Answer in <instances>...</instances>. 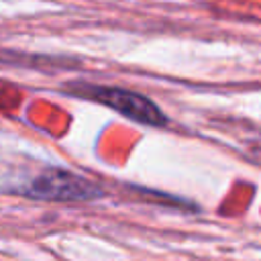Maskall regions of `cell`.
Instances as JSON below:
<instances>
[{"label":"cell","mask_w":261,"mask_h":261,"mask_svg":"<svg viewBox=\"0 0 261 261\" xmlns=\"http://www.w3.org/2000/svg\"><path fill=\"white\" fill-rule=\"evenodd\" d=\"M27 194L41 200H55V202H84L94 200L102 194V190L90 181L88 177H82L77 173H71L67 169H45L39 173L31 186L27 188Z\"/></svg>","instance_id":"obj_2"},{"label":"cell","mask_w":261,"mask_h":261,"mask_svg":"<svg viewBox=\"0 0 261 261\" xmlns=\"http://www.w3.org/2000/svg\"><path fill=\"white\" fill-rule=\"evenodd\" d=\"M71 92L82 96V98L100 102V104L116 110L124 118H130V120L141 122V124L163 126L167 122V116L163 114V110L153 100H149L147 96L137 94L133 90H124V88H116V86L77 84V86H71Z\"/></svg>","instance_id":"obj_1"}]
</instances>
